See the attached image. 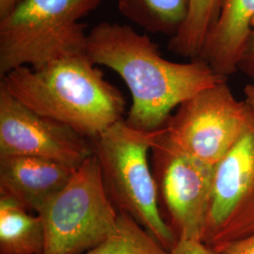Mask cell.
<instances>
[{"instance_id": "obj_10", "label": "cell", "mask_w": 254, "mask_h": 254, "mask_svg": "<svg viewBox=\"0 0 254 254\" xmlns=\"http://www.w3.org/2000/svg\"><path fill=\"white\" fill-rule=\"evenodd\" d=\"M76 170L36 156L0 157V197L37 214L69 183Z\"/></svg>"}, {"instance_id": "obj_11", "label": "cell", "mask_w": 254, "mask_h": 254, "mask_svg": "<svg viewBox=\"0 0 254 254\" xmlns=\"http://www.w3.org/2000/svg\"><path fill=\"white\" fill-rule=\"evenodd\" d=\"M254 26V0H220L218 17L209 31L200 59L219 76L236 73Z\"/></svg>"}, {"instance_id": "obj_13", "label": "cell", "mask_w": 254, "mask_h": 254, "mask_svg": "<svg viewBox=\"0 0 254 254\" xmlns=\"http://www.w3.org/2000/svg\"><path fill=\"white\" fill-rule=\"evenodd\" d=\"M121 14L148 32L175 36L186 24L190 0H117Z\"/></svg>"}, {"instance_id": "obj_4", "label": "cell", "mask_w": 254, "mask_h": 254, "mask_svg": "<svg viewBox=\"0 0 254 254\" xmlns=\"http://www.w3.org/2000/svg\"><path fill=\"white\" fill-rule=\"evenodd\" d=\"M161 130H138L122 120L93 139L92 146L106 190L118 212L131 216L170 252L177 240L161 217L148 158Z\"/></svg>"}, {"instance_id": "obj_8", "label": "cell", "mask_w": 254, "mask_h": 254, "mask_svg": "<svg viewBox=\"0 0 254 254\" xmlns=\"http://www.w3.org/2000/svg\"><path fill=\"white\" fill-rule=\"evenodd\" d=\"M254 234V109L236 145L215 166L202 242L217 250Z\"/></svg>"}, {"instance_id": "obj_3", "label": "cell", "mask_w": 254, "mask_h": 254, "mask_svg": "<svg viewBox=\"0 0 254 254\" xmlns=\"http://www.w3.org/2000/svg\"><path fill=\"white\" fill-rule=\"evenodd\" d=\"M101 0H23L0 20V74L38 68L85 54L88 34L81 20Z\"/></svg>"}, {"instance_id": "obj_12", "label": "cell", "mask_w": 254, "mask_h": 254, "mask_svg": "<svg viewBox=\"0 0 254 254\" xmlns=\"http://www.w3.org/2000/svg\"><path fill=\"white\" fill-rule=\"evenodd\" d=\"M42 219L13 200L0 197V254H44Z\"/></svg>"}, {"instance_id": "obj_17", "label": "cell", "mask_w": 254, "mask_h": 254, "mask_svg": "<svg viewBox=\"0 0 254 254\" xmlns=\"http://www.w3.org/2000/svg\"><path fill=\"white\" fill-rule=\"evenodd\" d=\"M237 70L254 80V26L239 59Z\"/></svg>"}, {"instance_id": "obj_18", "label": "cell", "mask_w": 254, "mask_h": 254, "mask_svg": "<svg viewBox=\"0 0 254 254\" xmlns=\"http://www.w3.org/2000/svg\"><path fill=\"white\" fill-rule=\"evenodd\" d=\"M217 251L222 254H254V234L241 240L221 246Z\"/></svg>"}, {"instance_id": "obj_19", "label": "cell", "mask_w": 254, "mask_h": 254, "mask_svg": "<svg viewBox=\"0 0 254 254\" xmlns=\"http://www.w3.org/2000/svg\"><path fill=\"white\" fill-rule=\"evenodd\" d=\"M23 0H0V20L13 12Z\"/></svg>"}, {"instance_id": "obj_9", "label": "cell", "mask_w": 254, "mask_h": 254, "mask_svg": "<svg viewBox=\"0 0 254 254\" xmlns=\"http://www.w3.org/2000/svg\"><path fill=\"white\" fill-rule=\"evenodd\" d=\"M88 139L27 109L0 85V157L36 156L78 169L94 154Z\"/></svg>"}, {"instance_id": "obj_7", "label": "cell", "mask_w": 254, "mask_h": 254, "mask_svg": "<svg viewBox=\"0 0 254 254\" xmlns=\"http://www.w3.org/2000/svg\"><path fill=\"white\" fill-rule=\"evenodd\" d=\"M226 81L182 103L164 127L177 148L211 166L236 145L254 110L246 101L236 99Z\"/></svg>"}, {"instance_id": "obj_6", "label": "cell", "mask_w": 254, "mask_h": 254, "mask_svg": "<svg viewBox=\"0 0 254 254\" xmlns=\"http://www.w3.org/2000/svg\"><path fill=\"white\" fill-rule=\"evenodd\" d=\"M158 207L176 240L203 239L215 166L184 153L165 127L151 150Z\"/></svg>"}, {"instance_id": "obj_15", "label": "cell", "mask_w": 254, "mask_h": 254, "mask_svg": "<svg viewBox=\"0 0 254 254\" xmlns=\"http://www.w3.org/2000/svg\"><path fill=\"white\" fill-rule=\"evenodd\" d=\"M83 254H170L154 236L127 213L119 212L114 231Z\"/></svg>"}, {"instance_id": "obj_5", "label": "cell", "mask_w": 254, "mask_h": 254, "mask_svg": "<svg viewBox=\"0 0 254 254\" xmlns=\"http://www.w3.org/2000/svg\"><path fill=\"white\" fill-rule=\"evenodd\" d=\"M46 232L44 254H83L114 231L119 212L110 200L93 154L37 213Z\"/></svg>"}, {"instance_id": "obj_14", "label": "cell", "mask_w": 254, "mask_h": 254, "mask_svg": "<svg viewBox=\"0 0 254 254\" xmlns=\"http://www.w3.org/2000/svg\"><path fill=\"white\" fill-rule=\"evenodd\" d=\"M220 0H190L188 20L179 33L170 39V51L192 60L200 57L209 31L218 17Z\"/></svg>"}, {"instance_id": "obj_2", "label": "cell", "mask_w": 254, "mask_h": 254, "mask_svg": "<svg viewBox=\"0 0 254 254\" xmlns=\"http://www.w3.org/2000/svg\"><path fill=\"white\" fill-rule=\"evenodd\" d=\"M2 78L0 85L27 109L92 140L123 120L127 103L122 92L86 53L21 67Z\"/></svg>"}, {"instance_id": "obj_1", "label": "cell", "mask_w": 254, "mask_h": 254, "mask_svg": "<svg viewBox=\"0 0 254 254\" xmlns=\"http://www.w3.org/2000/svg\"><path fill=\"white\" fill-rule=\"evenodd\" d=\"M86 54L126 82L132 96L126 122L143 131L163 128L182 103L227 80L200 59L185 64L164 59L149 37L117 23L102 22L93 27L88 33Z\"/></svg>"}, {"instance_id": "obj_16", "label": "cell", "mask_w": 254, "mask_h": 254, "mask_svg": "<svg viewBox=\"0 0 254 254\" xmlns=\"http://www.w3.org/2000/svg\"><path fill=\"white\" fill-rule=\"evenodd\" d=\"M170 254H222L201 241L178 240Z\"/></svg>"}, {"instance_id": "obj_20", "label": "cell", "mask_w": 254, "mask_h": 254, "mask_svg": "<svg viewBox=\"0 0 254 254\" xmlns=\"http://www.w3.org/2000/svg\"><path fill=\"white\" fill-rule=\"evenodd\" d=\"M245 101L254 109V85H247L244 89Z\"/></svg>"}]
</instances>
